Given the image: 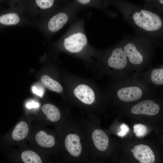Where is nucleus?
<instances>
[{
  "mask_svg": "<svg viewBox=\"0 0 163 163\" xmlns=\"http://www.w3.org/2000/svg\"><path fill=\"white\" fill-rule=\"evenodd\" d=\"M87 43L86 35L83 33L74 34L66 38L63 45L66 49L72 53H77L81 51Z\"/></svg>",
  "mask_w": 163,
  "mask_h": 163,
  "instance_id": "nucleus-4",
  "label": "nucleus"
},
{
  "mask_svg": "<svg viewBox=\"0 0 163 163\" xmlns=\"http://www.w3.org/2000/svg\"><path fill=\"white\" fill-rule=\"evenodd\" d=\"M41 80L46 88L52 91L60 93L62 90V87L60 84L47 75H43Z\"/></svg>",
  "mask_w": 163,
  "mask_h": 163,
  "instance_id": "nucleus-16",
  "label": "nucleus"
},
{
  "mask_svg": "<svg viewBox=\"0 0 163 163\" xmlns=\"http://www.w3.org/2000/svg\"><path fill=\"white\" fill-rule=\"evenodd\" d=\"M29 128L27 123L21 121L16 126L12 133V139L16 141H20L24 139L27 136Z\"/></svg>",
  "mask_w": 163,
  "mask_h": 163,
  "instance_id": "nucleus-15",
  "label": "nucleus"
},
{
  "mask_svg": "<svg viewBox=\"0 0 163 163\" xmlns=\"http://www.w3.org/2000/svg\"><path fill=\"white\" fill-rule=\"evenodd\" d=\"M35 138L37 143L42 147L51 148L55 144V140L54 137L51 135L47 134L43 130L37 133Z\"/></svg>",
  "mask_w": 163,
  "mask_h": 163,
  "instance_id": "nucleus-13",
  "label": "nucleus"
},
{
  "mask_svg": "<svg viewBox=\"0 0 163 163\" xmlns=\"http://www.w3.org/2000/svg\"><path fill=\"white\" fill-rule=\"evenodd\" d=\"M108 62L110 67L117 69H122L126 66L127 57L122 48H117L113 51Z\"/></svg>",
  "mask_w": 163,
  "mask_h": 163,
  "instance_id": "nucleus-8",
  "label": "nucleus"
},
{
  "mask_svg": "<svg viewBox=\"0 0 163 163\" xmlns=\"http://www.w3.org/2000/svg\"><path fill=\"white\" fill-rule=\"evenodd\" d=\"M33 92L36 95L42 97L43 91L42 88L37 86H33L32 88Z\"/></svg>",
  "mask_w": 163,
  "mask_h": 163,
  "instance_id": "nucleus-21",
  "label": "nucleus"
},
{
  "mask_svg": "<svg viewBox=\"0 0 163 163\" xmlns=\"http://www.w3.org/2000/svg\"><path fill=\"white\" fill-rule=\"evenodd\" d=\"M159 2L161 5H163V0H159Z\"/></svg>",
  "mask_w": 163,
  "mask_h": 163,
  "instance_id": "nucleus-25",
  "label": "nucleus"
},
{
  "mask_svg": "<svg viewBox=\"0 0 163 163\" xmlns=\"http://www.w3.org/2000/svg\"><path fill=\"white\" fill-rule=\"evenodd\" d=\"M80 139L78 135L75 134H70L66 137L65 146L68 152L72 155L78 157L81 154L82 147Z\"/></svg>",
  "mask_w": 163,
  "mask_h": 163,
  "instance_id": "nucleus-10",
  "label": "nucleus"
},
{
  "mask_svg": "<svg viewBox=\"0 0 163 163\" xmlns=\"http://www.w3.org/2000/svg\"><path fill=\"white\" fill-rule=\"evenodd\" d=\"M131 152L134 158L141 163H153L155 160V155L148 145L140 144L135 146Z\"/></svg>",
  "mask_w": 163,
  "mask_h": 163,
  "instance_id": "nucleus-6",
  "label": "nucleus"
},
{
  "mask_svg": "<svg viewBox=\"0 0 163 163\" xmlns=\"http://www.w3.org/2000/svg\"><path fill=\"white\" fill-rule=\"evenodd\" d=\"M21 158L24 163H42L40 157L36 152L30 150L23 151L21 154Z\"/></svg>",
  "mask_w": 163,
  "mask_h": 163,
  "instance_id": "nucleus-17",
  "label": "nucleus"
},
{
  "mask_svg": "<svg viewBox=\"0 0 163 163\" xmlns=\"http://www.w3.org/2000/svg\"><path fill=\"white\" fill-rule=\"evenodd\" d=\"M56 2V0H20L17 3L31 20L32 25L34 22L43 17L46 12L53 9Z\"/></svg>",
  "mask_w": 163,
  "mask_h": 163,
  "instance_id": "nucleus-2",
  "label": "nucleus"
},
{
  "mask_svg": "<svg viewBox=\"0 0 163 163\" xmlns=\"http://www.w3.org/2000/svg\"><path fill=\"white\" fill-rule=\"evenodd\" d=\"M20 0H0V3L5 2L9 6L16 4Z\"/></svg>",
  "mask_w": 163,
  "mask_h": 163,
  "instance_id": "nucleus-23",
  "label": "nucleus"
},
{
  "mask_svg": "<svg viewBox=\"0 0 163 163\" xmlns=\"http://www.w3.org/2000/svg\"><path fill=\"white\" fill-rule=\"evenodd\" d=\"M42 110L47 119L51 122L57 121L60 118V113L59 109L53 104H45L42 106Z\"/></svg>",
  "mask_w": 163,
  "mask_h": 163,
  "instance_id": "nucleus-14",
  "label": "nucleus"
},
{
  "mask_svg": "<svg viewBox=\"0 0 163 163\" xmlns=\"http://www.w3.org/2000/svg\"><path fill=\"white\" fill-rule=\"evenodd\" d=\"M133 132L136 136L138 137H144L148 132L147 127L141 124H135L133 127Z\"/></svg>",
  "mask_w": 163,
  "mask_h": 163,
  "instance_id": "nucleus-19",
  "label": "nucleus"
},
{
  "mask_svg": "<svg viewBox=\"0 0 163 163\" xmlns=\"http://www.w3.org/2000/svg\"><path fill=\"white\" fill-rule=\"evenodd\" d=\"M74 93L78 99L86 104H91L95 100L94 91L85 85L81 84L78 86L75 89Z\"/></svg>",
  "mask_w": 163,
  "mask_h": 163,
  "instance_id": "nucleus-7",
  "label": "nucleus"
},
{
  "mask_svg": "<svg viewBox=\"0 0 163 163\" xmlns=\"http://www.w3.org/2000/svg\"><path fill=\"white\" fill-rule=\"evenodd\" d=\"M123 50L132 64L139 65L142 62L143 57L142 55L133 44L131 43H127L124 46Z\"/></svg>",
  "mask_w": 163,
  "mask_h": 163,
  "instance_id": "nucleus-12",
  "label": "nucleus"
},
{
  "mask_svg": "<svg viewBox=\"0 0 163 163\" xmlns=\"http://www.w3.org/2000/svg\"><path fill=\"white\" fill-rule=\"evenodd\" d=\"M141 89L137 87H129L121 88L117 92V96L121 100L130 102L137 100L142 96Z\"/></svg>",
  "mask_w": 163,
  "mask_h": 163,
  "instance_id": "nucleus-9",
  "label": "nucleus"
},
{
  "mask_svg": "<svg viewBox=\"0 0 163 163\" xmlns=\"http://www.w3.org/2000/svg\"><path fill=\"white\" fill-rule=\"evenodd\" d=\"M151 79L155 84L158 85L163 84V69L162 68L155 69L152 71Z\"/></svg>",
  "mask_w": 163,
  "mask_h": 163,
  "instance_id": "nucleus-18",
  "label": "nucleus"
},
{
  "mask_svg": "<svg viewBox=\"0 0 163 163\" xmlns=\"http://www.w3.org/2000/svg\"><path fill=\"white\" fill-rule=\"evenodd\" d=\"M32 22L22 8L17 3L0 11V30L14 26L32 25Z\"/></svg>",
  "mask_w": 163,
  "mask_h": 163,
  "instance_id": "nucleus-1",
  "label": "nucleus"
},
{
  "mask_svg": "<svg viewBox=\"0 0 163 163\" xmlns=\"http://www.w3.org/2000/svg\"><path fill=\"white\" fill-rule=\"evenodd\" d=\"M131 18L138 27L147 31H157L162 25V20L158 15L145 9L135 11L132 13Z\"/></svg>",
  "mask_w": 163,
  "mask_h": 163,
  "instance_id": "nucleus-3",
  "label": "nucleus"
},
{
  "mask_svg": "<svg viewBox=\"0 0 163 163\" xmlns=\"http://www.w3.org/2000/svg\"><path fill=\"white\" fill-rule=\"evenodd\" d=\"M92 138L94 145L98 149L101 151L107 149L109 140L107 135L103 130H95L92 133Z\"/></svg>",
  "mask_w": 163,
  "mask_h": 163,
  "instance_id": "nucleus-11",
  "label": "nucleus"
},
{
  "mask_svg": "<svg viewBox=\"0 0 163 163\" xmlns=\"http://www.w3.org/2000/svg\"><path fill=\"white\" fill-rule=\"evenodd\" d=\"M160 107L153 101L147 100L141 101L132 107L131 112L135 114H145L149 116L154 115L159 112Z\"/></svg>",
  "mask_w": 163,
  "mask_h": 163,
  "instance_id": "nucleus-5",
  "label": "nucleus"
},
{
  "mask_svg": "<svg viewBox=\"0 0 163 163\" xmlns=\"http://www.w3.org/2000/svg\"><path fill=\"white\" fill-rule=\"evenodd\" d=\"M120 131L117 133L119 136L123 137L125 136L129 131V126L124 123H123L120 126Z\"/></svg>",
  "mask_w": 163,
  "mask_h": 163,
  "instance_id": "nucleus-20",
  "label": "nucleus"
},
{
  "mask_svg": "<svg viewBox=\"0 0 163 163\" xmlns=\"http://www.w3.org/2000/svg\"><path fill=\"white\" fill-rule=\"evenodd\" d=\"M78 2L82 5H86L89 3L91 0H76Z\"/></svg>",
  "mask_w": 163,
  "mask_h": 163,
  "instance_id": "nucleus-24",
  "label": "nucleus"
},
{
  "mask_svg": "<svg viewBox=\"0 0 163 163\" xmlns=\"http://www.w3.org/2000/svg\"><path fill=\"white\" fill-rule=\"evenodd\" d=\"M26 107L28 109L38 108L39 106V104L38 102L34 101H31L27 102Z\"/></svg>",
  "mask_w": 163,
  "mask_h": 163,
  "instance_id": "nucleus-22",
  "label": "nucleus"
}]
</instances>
